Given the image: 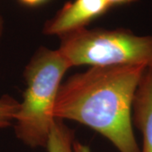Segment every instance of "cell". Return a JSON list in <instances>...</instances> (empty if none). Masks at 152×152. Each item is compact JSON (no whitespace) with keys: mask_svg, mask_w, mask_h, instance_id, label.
Returning a JSON list of instances; mask_svg holds the SVG:
<instances>
[{"mask_svg":"<svg viewBox=\"0 0 152 152\" xmlns=\"http://www.w3.org/2000/svg\"><path fill=\"white\" fill-rule=\"evenodd\" d=\"M147 66L91 67L62 83L53 117L72 120L107 139L119 152H140L133 130V105Z\"/></svg>","mask_w":152,"mask_h":152,"instance_id":"obj_1","label":"cell"},{"mask_svg":"<svg viewBox=\"0 0 152 152\" xmlns=\"http://www.w3.org/2000/svg\"><path fill=\"white\" fill-rule=\"evenodd\" d=\"M70 66L58 49L42 47L24 70L26 90L15 118L16 137L31 148L46 147L56 99L64 75Z\"/></svg>","mask_w":152,"mask_h":152,"instance_id":"obj_2","label":"cell"},{"mask_svg":"<svg viewBox=\"0 0 152 152\" xmlns=\"http://www.w3.org/2000/svg\"><path fill=\"white\" fill-rule=\"evenodd\" d=\"M59 38L58 50L70 68L152 66V35L139 36L124 28L85 27Z\"/></svg>","mask_w":152,"mask_h":152,"instance_id":"obj_3","label":"cell"},{"mask_svg":"<svg viewBox=\"0 0 152 152\" xmlns=\"http://www.w3.org/2000/svg\"><path fill=\"white\" fill-rule=\"evenodd\" d=\"M111 7L107 0H74L69 2L45 23L43 33L47 36L60 37L86 27L92 20L107 13Z\"/></svg>","mask_w":152,"mask_h":152,"instance_id":"obj_4","label":"cell"},{"mask_svg":"<svg viewBox=\"0 0 152 152\" xmlns=\"http://www.w3.org/2000/svg\"><path fill=\"white\" fill-rule=\"evenodd\" d=\"M132 118L143 135L140 152H152V66L145 69L137 88Z\"/></svg>","mask_w":152,"mask_h":152,"instance_id":"obj_5","label":"cell"},{"mask_svg":"<svg viewBox=\"0 0 152 152\" xmlns=\"http://www.w3.org/2000/svg\"><path fill=\"white\" fill-rule=\"evenodd\" d=\"M74 132L64 121L55 118L47 143L48 152H75Z\"/></svg>","mask_w":152,"mask_h":152,"instance_id":"obj_6","label":"cell"},{"mask_svg":"<svg viewBox=\"0 0 152 152\" xmlns=\"http://www.w3.org/2000/svg\"><path fill=\"white\" fill-rule=\"evenodd\" d=\"M19 107L20 102L10 96L0 97V129L12 124Z\"/></svg>","mask_w":152,"mask_h":152,"instance_id":"obj_7","label":"cell"},{"mask_svg":"<svg viewBox=\"0 0 152 152\" xmlns=\"http://www.w3.org/2000/svg\"><path fill=\"white\" fill-rule=\"evenodd\" d=\"M74 151L75 152H91V149L89 147L82 144L80 141L74 142Z\"/></svg>","mask_w":152,"mask_h":152,"instance_id":"obj_8","label":"cell"},{"mask_svg":"<svg viewBox=\"0 0 152 152\" xmlns=\"http://www.w3.org/2000/svg\"><path fill=\"white\" fill-rule=\"evenodd\" d=\"M22 4L28 7H36L45 3L47 0H19Z\"/></svg>","mask_w":152,"mask_h":152,"instance_id":"obj_9","label":"cell"},{"mask_svg":"<svg viewBox=\"0 0 152 152\" xmlns=\"http://www.w3.org/2000/svg\"><path fill=\"white\" fill-rule=\"evenodd\" d=\"M138 0H107V2L110 5L114 6L117 4H130V3H134Z\"/></svg>","mask_w":152,"mask_h":152,"instance_id":"obj_10","label":"cell"},{"mask_svg":"<svg viewBox=\"0 0 152 152\" xmlns=\"http://www.w3.org/2000/svg\"><path fill=\"white\" fill-rule=\"evenodd\" d=\"M3 31H4V22L2 18L0 17V39L2 37V35H3Z\"/></svg>","mask_w":152,"mask_h":152,"instance_id":"obj_11","label":"cell"}]
</instances>
